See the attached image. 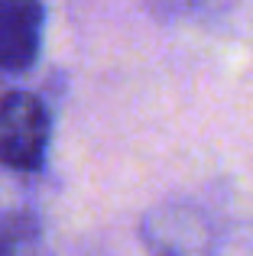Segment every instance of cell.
Listing matches in <instances>:
<instances>
[{
  "mask_svg": "<svg viewBox=\"0 0 253 256\" xmlns=\"http://www.w3.org/2000/svg\"><path fill=\"white\" fill-rule=\"evenodd\" d=\"M49 110L30 91L0 94V166L36 172L49 150Z\"/></svg>",
  "mask_w": 253,
  "mask_h": 256,
  "instance_id": "obj_1",
  "label": "cell"
},
{
  "mask_svg": "<svg viewBox=\"0 0 253 256\" xmlns=\"http://www.w3.org/2000/svg\"><path fill=\"white\" fill-rule=\"evenodd\" d=\"M146 250L152 256H214L218 234L208 214L185 201L152 208L140 224Z\"/></svg>",
  "mask_w": 253,
  "mask_h": 256,
  "instance_id": "obj_2",
  "label": "cell"
},
{
  "mask_svg": "<svg viewBox=\"0 0 253 256\" xmlns=\"http://www.w3.org/2000/svg\"><path fill=\"white\" fill-rule=\"evenodd\" d=\"M42 0H0V72L20 75L32 68L42 46Z\"/></svg>",
  "mask_w": 253,
  "mask_h": 256,
  "instance_id": "obj_3",
  "label": "cell"
},
{
  "mask_svg": "<svg viewBox=\"0 0 253 256\" xmlns=\"http://www.w3.org/2000/svg\"><path fill=\"white\" fill-rule=\"evenodd\" d=\"M39 220L30 208L0 204V256H36Z\"/></svg>",
  "mask_w": 253,
  "mask_h": 256,
  "instance_id": "obj_4",
  "label": "cell"
}]
</instances>
